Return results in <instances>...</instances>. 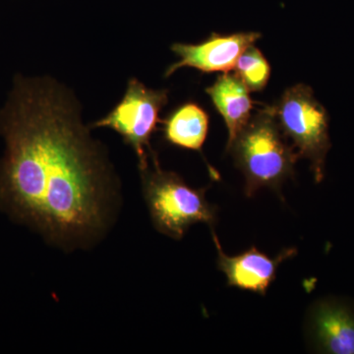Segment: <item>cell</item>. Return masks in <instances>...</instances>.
<instances>
[{
    "label": "cell",
    "mask_w": 354,
    "mask_h": 354,
    "mask_svg": "<svg viewBox=\"0 0 354 354\" xmlns=\"http://www.w3.org/2000/svg\"><path fill=\"white\" fill-rule=\"evenodd\" d=\"M165 139L171 145L202 153L208 134L209 116L194 102H186L162 121Z\"/></svg>",
    "instance_id": "30bf717a"
},
{
    "label": "cell",
    "mask_w": 354,
    "mask_h": 354,
    "mask_svg": "<svg viewBox=\"0 0 354 354\" xmlns=\"http://www.w3.org/2000/svg\"><path fill=\"white\" fill-rule=\"evenodd\" d=\"M167 90L146 87L137 79L128 82L122 100L92 128H111L131 147L139 160L140 171L148 167V153H153L150 140L160 122V113L169 101Z\"/></svg>",
    "instance_id": "5b68a950"
},
{
    "label": "cell",
    "mask_w": 354,
    "mask_h": 354,
    "mask_svg": "<svg viewBox=\"0 0 354 354\" xmlns=\"http://www.w3.org/2000/svg\"><path fill=\"white\" fill-rule=\"evenodd\" d=\"M211 230L218 251V269L227 277V285L258 295L267 293L276 279L279 266L297 254V249L288 248L283 249L276 258H271L252 246L239 255L227 256L221 248L214 227Z\"/></svg>",
    "instance_id": "ba28073f"
},
{
    "label": "cell",
    "mask_w": 354,
    "mask_h": 354,
    "mask_svg": "<svg viewBox=\"0 0 354 354\" xmlns=\"http://www.w3.org/2000/svg\"><path fill=\"white\" fill-rule=\"evenodd\" d=\"M16 104L2 127L0 206L55 243L93 241L109 225L113 179L76 102L41 81Z\"/></svg>",
    "instance_id": "6da1fadb"
},
{
    "label": "cell",
    "mask_w": 354,
    "mask_h": 354,
    "mask_svg": "<svg viewBox=\"0 0 354 354\" xmlns=\"http://www.w3.org/2000/svg\"><path fill=\"white\" fill-rule=\"evenodd\" d=\"M234 73L250 92H260L269 82L271 67L264 55L252 44L239 57Z\"/></svg>",
    "instance_id": "8fae6325"
},
{
    "label": "cell",
    "mask_w": 354,
    "mask_h": 354,
    "mask_svg": "<svg viewBox=\"0 0 354 354\" xmlns=\"http://www.w3.org/2000/svg\"><path fill=\"white\" fill-rule=\"evenodd\" d=\"M306 335L317 353L354 354V307L335 299L316 302L307 315Z\"/></svg>",
    "instance_id": "52a82bcc"
},
{
    "label": "cell",
    "mask_w": 354,
    "mask_h": 354,
    "mask_svg": "<svg viewBox=\"0 0 354 354\" xmlns=\"http://www.w3.org/2000/svg\"><path fill=\"white\" fill-rule=\"evenodd\" d=\"M274 115L283 134L291 139L299 158H306L317 183L324 178L330 149L329 118L325 108L304 84L288 88L276 106Z\"/></svg>",
    "instance_id": "277c9868"
},
{
    "label": "cell",
    "mask_w": 354,
    "mask_h": 354,
    "mask_svg": "<svg viewBox=\"0 0 354 354\" xmlns=\"http://www.w3.org/2000/svg\"><path fill=\"white\" fill-rule=\"evenodd\" d=\"M227 151L243 172L248 197L264 187L279 192L281 184L295 174L299 158L288 145L272 108L252 114Z\"/></svg>",
    "instance_id": "7a4b0ae2"
},
{
    "label": "cell",
    "mask_w": 354,
    "mask_h": 354,
    "mask_svg": "<svg viewBox=\"0 0 354 354\" xmlns=\"http://www.w3.org/2000/svg\"><path fill=\"white\" fill-rule=\"evenodd\" d=\"M260 38V32L232 35L214 32L208 39L200 44H174L171 50L179 59L167 68L165 76L169 77L183 67H192L204 73L232 71L242 53Z\"/></svg>",
    "instance_id": "8992f818"
},
{
    "label": "cell",
    "mask_w": 354,
    "mask_h": 354,
    "mask_svg": "<svg viewBox=\"0 0 354 354\" xmlns=\"http://www.w3.org/2000/svg\"><path fill=\"white\" fill-rule=\"evenodd\" d=\"M152 160V169L148 165L141 171L142 183L158 232L179 241L195 223H205L214 227L216 209L207 201L206 189H195L176 172L162 171L155 153Z\"/></svg>",
    "instance_id": "3957f363"
},
{
    "label": "cell",
    "mask_w": 354,
    "mask_h": 354,
    "mask_svg": "<svg viewBox=\"0 0 354 354\" xmlns=\"http://www.w3.org/2000/svg\"><path fill=\"white\" fill-rule=\"evenodd\" d=\"M206 93L227 124V150L252 116L250 91L236 74L230 71L218 76Z\"/></svg>",
    "instance_id": "9c48e42d"
}]
</instances>
